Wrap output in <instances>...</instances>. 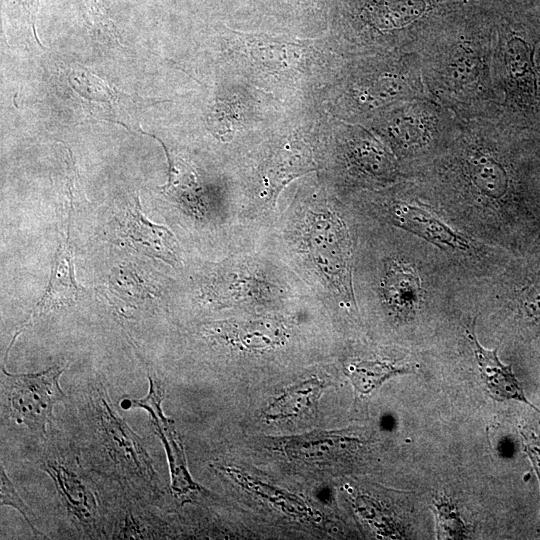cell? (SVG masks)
<instances>
[{"label": "cell", "instance_id": "1", "mask_svg": "<svg viewBox=\"0 0 540 540\" xmlns=\"http://www.w3.org/2000/svg\"><path fill=\"white\" fill-rule=\"evenodd\" d=\"M266 239L319 300L356 306L350 229L326 199L290 206L275 217Z\"/></svg>", "mask_w": 540, "mask_h": 540}, {"label": "cell", "instance_id": "2", "mask_svg": "<svg viewBox=\"0 0 540 540\" xmlns=\"http://www.w3.org/2000/svg\"><path fill=\"white\" fill-rule=\"evenodd\" d=\"M2 392L10 417L31 432L43 435L52 421L54 406L65 399L60 365L35 373L12 374L1 366Z\"/></svg>", "mask_w": 540, "mask_h": 540}, {"label": "cell", "instance_id": "3", "mask_svg": "<svg viewBox=\"0 0 540 540\" xmlns=\"http://www.w3.org/2000/svg\"><path fill=\"white\" fill-rule=\"evenodd\" d=\"M318 170L313 151L305 142L289 139L275 148L259 171L258 201L252 214L254 228L259 233L267 232L283 189L293 180Z\"/></svg>", "mask_w": 540, "mask_h": 540}, {"label": "cell", "instance_id": "4", "mask_svg": "<svg viewBox=\"0 0 540 540\" xmlns=\"http://www.w3.org/2000/svg\"><path fill=\"white\" fill-rule=\"evenodd\" d=\"M104 391L95 389L94 407L99 420L101 445L116 469L125 479L154 492L156 473L141 439L113 409Z\"/></svg>", "mask_w": 540, "mask_h": 540}, {"label": "cell", "instance_id": "5", "mask_svg": "<svg viewBox=\"0 0 540 540\" xmlns=\"http://www.w3.org/2000/svg\"><path fill=\"white\" fill-rule=\"evenodd\" d=\"M117 236L131 247L172 267L182 266L179 244L165 226L154 224L143 215L138 197L117 219Z\"/></svg>", "mask_w": 540, "mask_h": 540}, {"label": "cell", "instance_id": "6", "mask_svg": "<svg viewBox=\"0 0 540 540\" xmlns=\"http://www.w3.org/2000/svg\"><path fill=\"white\" fill-rule=\"evenodd\" d=\"M385 216L392 225L448 252L465 253L471 249L470 242L463 235L418 206L402 201L392 202Z\"/></svg>", "mask_w": 540, "mask_h": 540}, {"label": "cell", "instance_id": "7", "mask_svg": "<svg viewBox=\"0 0 540 540\" xmlns=\"http://www.w3.org/2000/svg\"><path fill=\"white\" fill-rule=\"evenodd\" d=\"M164 150L168 160V181L162 186L163 193L196 221H221L223 216L212 207L192 166L166 147Z\"/></svg>", "mask_w": 540, "mask_h": 540}, {"label": "cell", "instance_id": "8", "mask_svg": "<svg viewBox=\"0 0 540 540\" xmlns=\"http://www.w3.org/2000/svg\"><path fill=\"white\" fill-rule=\"evenodd\" d=\"M43 469L53 479L59 497L72 515L87 531L95 529L98 509L95 496L76 470L61 460H47Z\"/></svg>", "mask_w": 540, "mask_h": 540}, {"label": "cell", "instance_id": "9", "mask_svg": "<svg viewBox=\"0 0 540 540\" xmlns=\"http://www.w3.org/2000/svg\"><path fill=\"white\" fill-rule=\"evenodd\" d=\"M421 292V280L413 267L397 259H386L379 275L378 293L383 305L399 317L415 310Z\"/></svg>", "mask_w": 540, "mask_h": 540}, {"label": "cell", "instance_id": "10", "mask_svg": "<svg viewBox=\"0 0 540 540\" xmlns=\"http://www.w3.org/2000/svg\"><path fill=\"white\" fill-rule=\"evenodd\" d=\"M466 335L474 351L481 378L489 393L498 400L522 402L540 414V410L526 397L512 367L499 359L497 349H488L480 344L474 323L468 327Z\"/></svg>", "mask_w": 540, "mask_h": 540}, {"label": "cell", "instance_id": "11", "mask_svg": "<svg viewBox=\"0 0 540 540\" xmlns=\"http://www.w3.org/2000/svg\"><path fill=\"white\" fill-rule=\"evenodd\" d=\"M526 260L514 278L512 305L517 319L526 327L540 328V238L525 249Z\"/></svg>", "mask_w": 540, "mask_h": 540}, {"label": "cell", "instance_id": "12", "mask_svg": "<svg viewBox=\"0 0 540 540\" xmlns=\"http://www.w3.org/2000/svg\"><path fill=\"white\" fill-rule=\"evenodd\" d=\"M156 435L161 439L168 458L171 473V489L181 499L200 491L188 472L185 454L173 421L163 414L161 403H152L146 407Z\"/></svg>", "mask_w": 540, "mask_h": 540}, {"label": "cell", "instance_id": "13", "mask_svg": "<svg viewBox=\"0 0 540 540\" xmlns=\"http://www.w3.org/2000/svg\"><path fill=\"white\" fill-rule=\"evenodd\" d=\"M71 211L72 203L67 216L66 235L60 239L53 260L50 281L34 310V314L73 304L78 298L79 287L75 279L70 243Z\"/></svg>", "mask_w": 540, "mask_h": 540}, {"label": "cell", "instance_id": "14", "mask_svg": "<svg viewBox=\"0 0 540 540\" xmlns=\"http://www.w3.org/2000/svg\"><path fill=\"white\" fill-rule=\"evenodd\" d=\"M360 440L346 431L318 430L286 438L284 451L291 457L307 461L334 459L355 448Z\"/></svg>", "mask_w": 540, "mask_h": 540}, {"label": "cell", "instance_id": "15", "mask_svg": "<svg viewBox=\"0 0 540 540\" xmlns=\"http://www.w3.org/2000/svg\"><path fill=\"white\" fill-rule=\"evenodd\" d=\"M324 384L317 378L290 387L264 411L268 420H282L310 413L317 406Z\"/></svg>", "mask_w": 540, "mask_h": 540}, {"label": "cell", "instance_id": "16", "mask_svg": "<svg viewBox=\"0 0 540 540\" xmlns=\"http://www.w3.org/2000/svg\"><path fill=\"white\" fill-rule=\"evenodd\" d=\"M412 372H414V366L411 365H396L380 360H363L351 364L348 367L347 375L355 391L364 395L371 393L391 377Z\"/></svg>", "mask_w": 540, "mask_h": 540}, {"label": "cell", "instance_id": "17", "mask_svg": "<svg viewBox=\"0 0 540 540\" xmlns=\"http://www.w3.org/2000/svg\"><path fill=\"white\" fill-rule=\"evenodd\" d=\"M504 63L511 79L524 90L535 93L533 80V49L526 39L513 36L506 45ZM529 97L531 95L527 92Z\"/></svg>", "mask_w": 540, "mask_h": 540}, {"label": "cell", "instance_id": "18", "mask_svg": "<svg viewBox=\"0 0 540 540\" xmlns=\"http://www.w3.org/2000/svg\"><path fill=\"white\" fill-rule=\"evenodd\" d=\"M118 270L117 272L113 271V277L110 283L116 292L122 294V298L144 299L154 294L146 284L138 279L139 277L136 273L124 268Z\"/></svg>", "mask_w": 540, "mask_h": 540}, {"label": "cell", "instance_id": "19", "mask_svg": "<svg viewBox=\"0 0 540 540\" xmlns=\"http://www.w3.org/2000/svg\"><path fill=\"white\" fill-rule=\"evenodd\" d=\"M1 505H10L18 510L23 518L26 520L30 529L36 536H43L41 532L38 531L36 527V516L33 511L26 505L22 498L18 495L15 490L13 483L10 481L8 476L5 473L3 465H1ZM45 537V535L43 536ZM46 538V537H45Z\"/></svg>", "mask_w": 540, "mask_h": 540}, {"label": "cell", "instance_id": "20", "mask_svg": "<svg viewBox=\"0 0 540 540\" xmlns=\"http://www.w3.org/2000/svg\"><path fill=\"white\" fill-rule=\"evenodd\" d=\"M441 534L448 539H461L466 535V528L455 507L445 500L435 503Z\"/></svg>", "mask_w": 540, "mask_h": 540}, {"label": "cell", "instance_id": "21", "mask_svg": "<svg viewBox=\"0 0 540 540\" xmlns=\"http://www.w3.org/2000/svg\"><path fill=\"white\" fill-rule=\"evenodd\" d=\"M524 450L528 455L540 482V444L533 441H525Z\"/></svg>", "mask_w": 540, "mask_h": 540}, {"label": "cell", "instance_id": "22", "mask_svg": "<svg viewBox=\"0 0 540 540\" xmlns=\"http://www.w3.org/2000/svg\"><path fill=\"white\" fill-rule=\"evenodd\" d=\"M149 383H150V386H152V385H158V386L162 387V388L165 390V388L163 387L161 381H160L157 377H150V378H149ZM149 388H150V387H149ZM131 400H132V398L126 399L125 403H126V407H127V408L132 407V405H131Z\"/></svg>", "mask_w": 540, "mask_h": 540}]
</instances>
